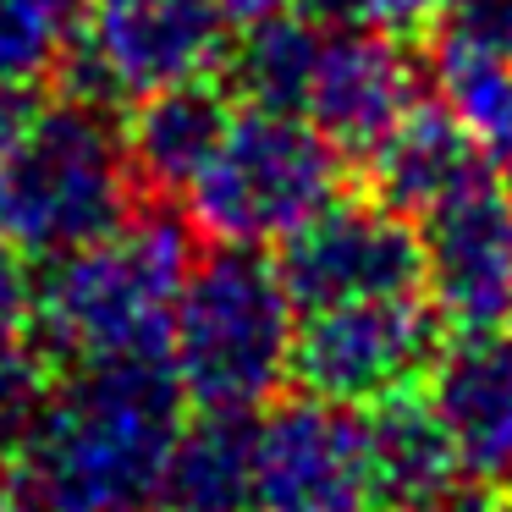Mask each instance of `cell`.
<instances>
[{
	"instance_id": "7",
	"label": "cell",
	"mask_w": 512,
	"mask_h": 512,
	"mask_svg": "<svg viewBox=\"0 0 512 512\" xmlns=\"http://www.w3.org/2000/svg\"><path fill=\"white\" fill-rule=\"evenodd\" d=\"M441 342H446V320L435 314L430 292L331 303V309L298 314L292 380L325 402L369 408L391 391L419 386L430 375Z\"/></svg>"
},
{
	"instance_id": "15",
	"label": "cell",
	"mask_w": 512,
	"mask_h": 512,
	"mask_svg": "<svg viewBox=\"0 0 512 512\" xmlns=\"http://www.w3.org/2000/svg\"><path fill=\"white\" fill-rule=\"evenodd\" d=\"M364 413V435H369V463H375V485L386 512H408L424 501H441L446 490H457V457L446 441L441 419H435L424 380L408 391L369 402Z\"/></svg>"
},
{
	"instance_id": "23",
	"label": "cell",
	"mask_w": 512,
	"mask_h": 512,
	"mask_svg": "<svg viewBox=\"0 0 512 512\" xmlns=\"http://www.w3.org/2000/svg\"><path fill=\"white\" fill-rule=\"evenodd\" d=\"M490 507H496V490L457 485V490H446L441 501H424V507H408V512H490Z\"/></svg>"
},
{
	"instance_id": "6",
	"label": "cell",
	"mask_w": 512,
	"mask_h": 512,
	"mask_svg": "<svg viewBox=\"0 0 512 512\" xmlns=\"http://www.w3.org/2000/svg\"><path fill=\"white\" fill-rule=\"evenodd\" d=\"M226 17L215 0H89L67 56V94L89 105H133L155 89L210 78L226 61Z\"/></svg>"
},
{
	"instance_id": "26",
	"label": "cell",
	"mask_w": 512,
	"mask_h": 512,
	"mask_svg": "<svg viewBox=\"0 0 512 512\" xmlns=\"http://www.w3.org/2000/svg\"><path fill=\"white\" fill-rule=\"evenodd\" d=\"M496 177H501V188H507V199H512V138L496 149Z\"/></svg>"
},
{
	"instance_id": "24",
	"label": "cell",
	"mask_w": 512,
	"mask_h": 512,
	"mask_svg": "<svg viewBox=\"0 0 512 512\" xmlns=\"http://www.w3.org/2000/svg\"><path fill=\"white\" fill-rule=\"evenodd\" d=\"M215 6H221V17L232 28H248V23H259V17H270L281 6V0H215Z\"/></svg>"
},
{
	"instance_id": "5",
	"label": "cell",
	"mask_w": 512,
	"mask_h": 512,
	"mask_svg": "<svg viewBox=\"0 0 512 512\" xmlns=\"http://www.w3.org/2000/svg\"><path fill=\"white\" fill-rule=\"evenodd\" d=\"M342 193V149L298 111L237 105L215 155L188 182V215L210 243H287Z\"/></svg>"
},
{
	"instance_id": "2",
	"label": "cell",
	"mask_w": 512,
	"mask_h": 512,
	"mask_svg": "<svg viewBox=\"0 0 512 512\" xmlns=\"http://www.w3.org/2000/svg\"><path fill=\"white\" fill-rule=\"evenodd\" d=\"M188 265V232L171 215L133 210L116 232L50 259L34 287V342L67 369L166 358Z\"/></svg>"
},
{
	"instance_id": "21",
	"label": "cell",
	"mask_w": 512,
	"mask_h": 512,
	"mask_svg": "<svg viewBox=\"0 0 512 512\" xmlns=\"http://www.w3.org/2000/svg\"><path fill=\"white\" fill-rule=\"evenodd\" d=\"M287 12L325 28H375V34H413L435 23V0H287Z\"/></svg>"
},
{
	"instance_id": "9",
	"label": "cell",
	"mask_w": 512,
	"mask_h": 512,
	"mask_svg": "<svg viewBox=\"0 0 512 512\" xmlns=\"http://www.w3.org/2000/svg\"><path fill=\"white\" fill-rule=\"evenodd\" d=\"M298 314L331 309L358 298H391V292H424L419 232L386 199H342L336 193L320 215L281 243L276 259Z\"/></svg>"
},
{
	"instance_id": "1",
	"label": "cell",
	"mask_w": 512,
	"mask_h": 512,
	"mask_svg": "<svg viewBox=\"0 0 512 512\" xmlns=\"http://www.w3.org/2000/svg\"><path fill=\"white\" fill-rule=\"evenodd\" d=\"M182 424L188 397L166 358L72 364L23 441L17 490L45 512H149Z\"/></svg>"
},
{
	"instance_id": "25",
	"label": "cell",
	"mask_w": 512,
	"mask_h": 512,
	"mask_svg": "<svg viewBox=\"0 0 512 512\" xmlns=\"http://www.w3.org/2000/svg\"><path fill=\"white\" fill-rule=\"evenodd\" d=\"M0 512H45V507H39V501L34 496H23V490H6V485H0Z\"/></svg>"
},
{
	"instance_id": "14",
	"label": "cell",
	"mask_w": 512,
	"mask_h": 512,
	"mask_svg": "<svg viewBox=\"0 0 512 512\" xmlns=\"http://www.w3.org/2000/svg\"><path fill=\"white\" fill-rule=\"evenodd\" d=\"M369 171H375L380 199L413 221L430 204H441L446 193H457L463 182L485 177L490 149L446 105H413L397 122V133L369 155Z\"/></svg>"
},
{
	"instance_id": "22",
	"label": "cell",
	"mask_w": 512,
	"mask_h": 512,
	"mask_svg": "<svg viewBox=\"0 0 512 512\" xmlns=\"http://www.w3.org/2000/svg\"><path fill=\"white\" fill-rule=\"evenodd\" d=\"M34 116H39L34 83H6L0 78V160L23 144V133L34 127Z\"/></svg>"
},
{
	"instance_id": "12",
	"label": "cell",
	"mask_w": 512,
	"mask_h": 512,
	"mask_svg": "<svg viewBox=\"0 0 512 512\" xmlns=\"http://www.w3.org/2000/svg\"><path fill=\"white\" fill-rule=\"evenodd\" d=\"M424 397L452 441L463 485L512 490V336L496 325L441 342Z\"/></svg>"
},
{
	"instance_id": "13",
	"label": "cell",
	"mask_w": 512,
	"mask_h": 512,
	"mask_svg": "<svg viewBox=\"0 0 512 512\" xmlns=\"http://www.w3.org/2000/svg\"><path fill=\"white\" fill-rule=\"evenodd\" d=\"M226 122H232V100L215 89L210 78H188L133 100L127 116V160H133L138 188L149 193H188V182L204 171L215 155Z\"/></svg>"
},
{
	"instance_id": "8",
	"label": "cell",
	"mask_w": 512,
	"mask_h": 512,
	"mask_svg": "<svg viewBox=\"0 0 512 512\" xmlns=\"http://www.w3.org/2000/svg\"><path fill=\"white\" fill-rule=\"evenodd\" d=\"M254 512H386L364 413L314 391L254 413Z\"/></svg>"
},
{
	"instance_id": "3",
	"label": "cell",
	"mask_w": 512,
	"mask_h": 512,
	"mask_svg": "<svg viewBox=\"0 0 512 512\" xmlns=\"http://www.w3.org/2000/svg\"><path fill=\"white\" fill-rule=\"evenodd\" d=\"M298 303L276 259L243 243H215L188 265L166 336V364L188 408L259 413L292 380Z\"/></svg>"
},
{
	"instance_id": "17",
	"label": "cell",
	"mask_w": 512,
	"mask_h": 512,
	"mask_svg": "<svg viewBox=\"0 0 512 512\" xmlns=\"http://www.w3.org/2000/svg\"><path fill=\"white\" fill-rule=\"evenodd\" d=\"M89 0H0V78L45 83L67 67Z\"/></svg>"
},
{
	"instance_id": "10",
	"label": "cell",
	"mask_w": 512,
	"mask_h": 512,
	"mask_svg": "<svg viewBox=\"0 0 512 512\" xmlns=\"http://www.w3.org/2000/svg\"><path fill=\"white\" fill-rule=\"evenodd\" d=\"M424 292L446 331H496L512 320V199L496 171L413 215Z\"/></svg>"
},
{
	"instance_id": "11",
	"label": "cell",
	"mask_w": 512,
	"mask_h": 512,
	"mask_svg": "<svg viewBox=\"0 0 512 512\" xmlns=\"http://www.w3.org/2000/svg\"><path fill=\"white\" fill-rule=\"evenodd\" d=\"M419 105V61L402 34L375 28H325L298 89V116H309L342 155H375L397 122Z\"/></svg>"
},
{
	"instance_id": "16",
	"label": "cell",
	"mask_w": 512,
	"mask_h": 512,
	"mask_svg": "<svg viewBox=\"0 0 512 512\" xmlns=\"http://www.w3.org/2000/svg\"><path fill=\"white\" fill-rule=\"evenodd\" d=\"M155 512H254V413L199 408L182 424Z\"/></svg>"
},
{
	"instance_id": "19",
	"label": "cell",
	"mask_w": 512,
	"mask_h": 512,
	"mask_svg": "<svg viewBox=\"0 0 512 512\" xmlns=\"http://www.w3.org/2000/svg\"><path fill=\"white\" fill-rule=\"evenodd\" d=\"M50 397V358L34 336L0 347V468H17L23 441Z\"/></svg>"
},
{
	"instance_id": "20",
	"label": "cell",
	"mask_w": 512,
	"mask_h": 512,
	"mask_svg": "<svg viewBox=\"0 0 512 512\" xmlns=\"http://www.w3.org/2000/svg\"><path fill=\"white\" fill-rule=\"evenodd\" d=\"M435 34L452 50L512 61V0H435Z\"/></svg>"
},
{
	"instance_id": "4",
	"label": "cell",
	"mask_w": 512,
	"mask_h": 512,
	"mask_svg": "<svg viewBox=\"0 0 512 512\" xmlns=\"http://www.w3.org/2000/svg\"><path fill=\"white\" fill-rule=\"evenodd\" d=\"M138 177L111 111L89 100L39 105L23 144L0 160V237L23 259H61L133 215Z\"/></svg>"
},
{
	"instance_id": "18",
	"label": "cell",
	"mask_w": 512,
	"mask_h": 512,
	"mask_svg": "<svg viewBox=\"0 0 512 512\" xmlns=\"http://www.w3.org/2000/svg\"><path fill=\"white\" fill-rule=\"evenodd\" d=\"M435 83H441V105L490 149V155L512 138V61L441 45V56H435Z\"/></svg>"
}]
</instances>
